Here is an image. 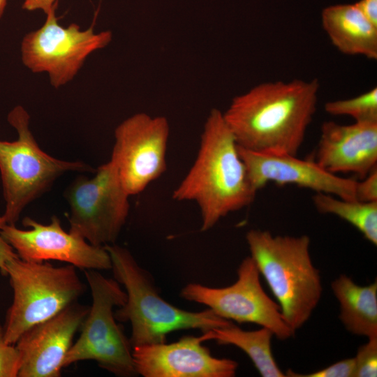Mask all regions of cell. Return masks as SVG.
I'll return each instance as SVG.
<instances>
[{
    "instance_id": "cell-1",
    "label": "cell",
    "mask_w": 377,
    "mask_h": 377,
    "mask_svg": "<svg viewBox=\"0 0 377 377\" xmlns=\"http://www.w3.org/2000/svg\"><path fill=\"white\" fill-rule=\"evenodd\" d=\"M319 89L316 78L263 82L234 97L223 116L239 147L297 155L315 114Z\"/></svg>"
},
{
    "instance_id": "cell-2",
    "label": "cell",
    "mask_w": 377,
    "mask_h": 377,
    "mask_svg": "<svg viewBox=\"0 0 377 377\" xmlns=\"http://www.w3.org/2000/svg\"><path fill=\"white\" fill-rule=\"evenodd\" d=\"M256 193L223 112L212 109L203 126L195 160L172 198L198 205L200 230L205 232L228 214L250 205Z\"/></svg>"
},
{
    "instance_id": "cell-3",
    "label": "cell",
    "mask_w": 377,
    "mask_h": 377,
    "mask_svg": "<svg viewBox=\"0 0 377 377\" xmlns=\"http://www.w3.org/2000/svg\"><path fill=\"white\" fill-rule=\"evenodd\" d=\"M104 247L111 259L114 279L126 293V302L116 310L114 317L130 323L132 348L165 343L168 334L174 331L198 330L204 333L233 324L209 309L193 312L170 304L158 294L151 274L127 249L115 244Z\"/></svg>"
},
{
    "instance_id": "cell-4",
    "label": "cell",
    "mask_w": 377,
    "mask_h": 377,
    "mask_svg": "<svg viewBox=\"0 0 377 377\" xmlns=\"http://www.w3.org/2000/svg\"><path fill=\"white\" fill-rule=\"evenodd\" d=\"M246 240L260 274L279 305L283 318L295 332L311 317L322 296L319 270L310 255V238L274 235L251 229Z\"/></svg>"
},
{
    "instance_id": "cell-5",
    "label": "cell",
    "mask_w": 377,
    "mask_h": 377,
    "mask_svg": "<svg viewBox=\"0 0 377 377\" xmlns=\"http://www.w3.org/2000/svg\"><path fill=\"white\" fill-rule=\"evenodd\" d=\"M8 122L17 134L15 140H0V175L7 224L15 225L23 210L51 188L66 172H93L82 161L58 159L45 152L30 128V115L22 105L8 114Z\"/></svg>"
},
{
    "instance_id": "cell-6",
    "label": "cell",
    "mask_w": 377,
    "mask_h": 377,
    "mask_svg": "<svg viewBox=\"0 0 377 377\" xmlns=\"http://www.w3.org/2000/svg\"><path fill=\"white\" fill-rule=\"evenodd\" d=\"M6 271L13 298L3 327L5 340L11 344L31 327L76 302L85 290L76 267L70 264L55 267L17 257L7 263Z\"/></svg>"
},
{
    "instance_id": "cell-7",
    "label": "cell",
    "mask_w": 377,
    "mask_h": 377,
    "mask_svg": "<svg viewBox=\"0 0 377 377\" xmlns=\"http://www.w3.org/2000/svg\"><path fill=\"white\" fill-rule=\"evenodd\" d=\"M92 304L83 321L81 333L68 350L64 368L83 360H94L103 369L121 377L137 375L132 346L120 325L114 307L124 304L126 293L120 283L98 270H84Z\"/></svg>"
},
{
    "instance_id": "cell-8",
    "label": "cell",
    "mask_w": 377,
    "mask_h": 377,
    "mask_svg": "<svg viewBox=\"0 0 377 377\" xmlns=\"http://www.w3.org/2000/svg\"><path fill=\"white\" fill-rule=\"evenodd\" d=\"M64 195L69 213V232L92 245L114 244L128 216L129 195L110 160L88 177L79 175Z\"/></svg>"
},
{
    "instance_id": "cell-9",
    "label": "cell",
    "mask_w": 377,
    "mask_h": 377,
    "mask_svg": "<svg viewBox=\"0 0 377 377\" xmlns=\"http://www.w3.org/2000/svg\"><path fill=\"white\" fill-rule=\"evenodd\" d=\"M55 9L45 14L40 28L25 34L20 51L29 71L47 73L51 85L59 88L75 77L90 54L108 45L112 35L110 31L97 33L93 25L86 29L75 23L63 27Z\"/></svg>"
},
{
    "instance_id": "cell-10",
    "label": "cell",
    "mask_w": 377,
    "mask_h": 377,
    "mask_svg": "<svg viewBox=\"0 0 377 377\" xmlns=\"http://www.w3.org/2000/svg\"><path fill=\"white\" fill-rule=\"evenodd\" d=\"M180 296L207 306L223 319L266 327L281 341L295 334L284 320L278 303L263 290L260 272L251 256L244 258L239 264L237 281L232 285L211 288L190 283L182 288Z\"/></svg>"
},
{
    "instance_id": "cell-11",
    "label": "cell",
    "mask_w": 377,
    "mask_h": 377,
    "mask_svg": "<svg viewBox=\"0 0 377 377\" xmlns=\"http://www.w3.org/2000/svg\"><path fill=\"white\" fill-rule=\"evenodd\" d=\"M170 126L166 117L135 113L114 132L110 161L128 195L140 193L166 170Z\"/></svg>"
},
{
    "instance_id": "cell-12",
    "label": "cell",
    "mask_w": 377,
    "mask_h": 377,
    "mask_svg": "<svg viewBox=\"0 0 377 377\" xmlns=\"http://www.w3.org/2000/svg\"><path fill=\"white\" fill-rule=\"evenodd\" d=\"M22 225L27 229L6 223L1 234L23 260H57L84 270L112 268L110 255L104 246L92 245L84 238L66 232L57 216H52L47 224L26 216Z\"/></svg>"
},
{
    "instance_id": "cell-13",
    "label": "cell",
    "mask_w": 377,
    "mask_h": 377,
    "mask_svg": "<svg viewBox=\"0 0 377 377\" xmlns=\"http://www.w3.org/2000/svg\"><path fill=\"white\" fill-rule=\"evenodd\" d=\"M89 307L76 302L24 332L15 343L20 357L18 377H59Z\"/></svg>"
},
{
    "instance_id": "cell-14",
    "label": "cell",
    "mask_w": 377,
    "mask_h": 377,
    "mask_svg": "<svg viewBox=\"0 0 377 377\" xmlns=\"http://www.w3.org/2000/svg\"><path fill=\"white\" fill-rule=\"evenodd\" d=\"M249 179L258 191L267 183L294 184L336 197L356 200L357 181L341 177L320 167L315 161L303 160L288 154L261 153L238 145Z\"/></svg>"
},
{
    "instance_id": "cell-15",
    "label": "cell",
    "mask_w": 377,
    "mask_h": 377,
    "mask_svg": "<svg viewBox=\"0 0 377 377\" xmlns=\"http://www.w3.org/2000/svg\"><path fill=\"white\" fill-rule=\"evenodd\" d=\"M200 337L185 336L171 343L133 347L137 374L143 377H232L238 363L214 357Z\"/></svg>"
},
{
    "instance_id": "cell-16",
    "label": "cell",
    "mask_w": 377,
    "mask_h": 377,
    "mask_svg": "<svg viewBox=\"0 0 377 377\" xmlns=\"http://www.w3.org/2000/svg\"><path fill=\"white\" fill-rule=\"evenodd\" d=\"M314 161L333 174L365 177L376 169L377 121L323 122Z\"/></svg>"
},
{
    "instance_id": "cell-17",
    "label": "cell",
    "mask_w": 377,
    "mask_h": 377,
    "mask_svg": "<svg viewBox=\"0 0 377 377\" xmlns=\"http://www.w3.org/2000/svg\"><path fill=\"white\" fill-rule=\"evenodd\" d=\"M323 27L333 45L348 55L377 59V27L354 4H339L323 9Z\"/></svg>"
},
{
    "instance_id": "cell-18",
    "label": "cell",
    "mask_w": 377,
    "mask_h": 377,
    "mask_svg": "<svg viewBox=\"0 0 377 377\" xmlns=\"http://www.w3.org/2000/svg\"><path fill=\"white\" fill-rule=\"evenodd\" d=\"M331 288L346 330L368 339L377 338V281L360 286L341 274L332 282Z\"/></svg>"
},
{
    "instance_id": "cell-19",
    "label": "cell",
    "mask_w": 377,
    "mask_h": 377,
    "mask_svg": "<svg viewBox=\"0 0 377 377\" xmlns=\"http://www.w3.org/2000/svg\"><path fill=\"white\" fill-rule=\"evenodd\" d=\"M272 332L261 327L252 331L244 330L234 324L214 328L202 334V341L214 340L221 345H232L243 350L263 377H285L274 360L271 348Z\"/></svg>"
},
{
    "instance_id": "cell-20",
    "label": "cell",
    "mask_w": 377,
    "mask_h": 377,
    "mask_svg": "<svg viewBox=\"0 0 377 377\" xmlns=\"http://www.w3.org/2000/svg\"><path fill=\"white\" fill-rule=\"evenodd\" d=\"M313 202L320 213L335 215L356 228L366 239L377 245V202L347 200L316 193Z\"/></svg>"
},
{
    "instance_id": "cell-21",
    "label": "cell",
    "mask_w": 377,
    "mask_h": 377,
    "mask_svg": "<svg viewBox=\"0 0 377 377\" xmlns=\"http://www.w3.org/2000/svg\"><path fill=\"white\" fill-rule=\"evenodd\" d=\"M327 113L334 116H348L355 121H377V87L355 97L328 101Z\"/></svg>"
},
{
    "instance_id": "cell-22",
    "label": "cell",
    "mask_w": 377,
    "mask_h": 377,
    "mask_svg": "<svg viewBox=\"0 0 377 377\" xmlns=\"http://www.w3.org/2000/svg\"><path fill=\"white\" fill-rule=\"evenodd\" d=\"M355 358V377H376L377 376V338L369 339L360 346Z\"/></svg>"
},
{
    "instance_id": "cell-23",
    "label": "cell",
    "mask_w": 377,
    "mask_h": 377,
    "mask_svg": "<svg viewBox=\"0 0 377 377\" xmlns=\"http://www.w3.org/2000/svg\"><path fill=\"white\" fill-rule=\"evenodd\" d=\"M20 367V357L15 344L4 338L3 327L0 325V377H17Z\"/></svg>"
},
{
    "instance_id": "cell-24",
    "label": "cell",
    "mask_w": 377,
    "mask_h": 377,
    "mask_svg": "<svg viewBox=\"0 0 377 377\" xmlns=\"http://www.w3.org/2000/svg\"><path fill=\"white\" fill-rule=\"evenodd\" d=\"M355 358L350 357L309 374H297L292 369L287 370L285 374L288 377H355Z\"/></svg>"
},
{
    "instance_id": "cell-25",
    "label": "cell",
    "mask_w": 377,
    "mask_h": 377,
    "mask_svg": "<svg viewBox=\"0 0 377 377\" xmlns=\"http://www.w3.org/2000/svg\"><path fill=\"white\" fill-rule=\"evenodd\" d=\"M356 200L362 202H377V170H373L361 182H357Z\"/></svg>"
},
{
    "instance_id": "cell-26",
    "label": "cell",
    "mask_w": 377,
    "mask_h": 377,
    "mask_svg": "<svg viewBox=\"0 0 377 377\" xmlns=\"http://www.w3.org/2000/svg\"><path fill=\"white\" fill-rule=\"evenodd\" d=\"M6 223L3 216H0V272L4 276H6V266L7 263L18 257L12 246L4 239L1 234V230Z\"/></svg>"
},
{
    "instance_id": "cell-27",
    "label": "cell",
    "mask_w": 377,
    "mask_h": 377,
    "mask_svg": "<svg viewBox=\"0 0 377 377\" xmlns=\"http://www.w3.org/2000/svg\"><path fill=\"white\" fill-rule=\"evenodd\" d=\"M354 5L367 20L377 27V0H360Z\"/></svg>"
},
{
    "instance_id": "cell-28",
    "label": "cell",
    "mask_w": 377,
    "mask_h": 377,
    "mask_svg": "<svg viewBox=\"0 0 377 377\" xmlns=\"http://www.w3.org/2000/svg\"><path fill=\"white\" fill-rule=\"evenodd\" d=\"M57 5V0H24L22 8L29 11L40 10L47 14L52 9L55 8Z\"/></svg>"
},
{
    "instance_id": "cell-29",
    "label": "cell",
    "mask_w": 377,
    "mask_h": 377,
    "mask_svg": "<svg viewBox=\"0 0 377 377\" xmlns=\"http://www.w3.org/2000/svg\"><path fill=\"white\" fill-rule=\"evenodd\" d=\"M7 0H0V19L3 15L6 6Z\"/></svg>"
}]
</instances>
